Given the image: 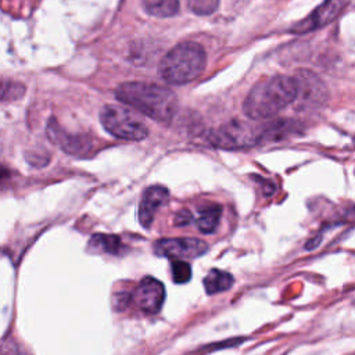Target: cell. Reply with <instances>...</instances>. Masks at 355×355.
Here are the masks:
<instances>
[{"label":"cell","mask_w":355,"mask_h":355,"mask_svg":"<svg viewBox=\"0 0 355 355\" xmlns=\"http://www.w3.org/2000/svg\"><path fill=\"white\" fill-rule=\"evenodd\" d=\"M115 96L123 104L159 122H169L178 108L175 93L154 83L126 82L116 87Z\"/></svg>","instance_id":"obj_1"},{"label":"cell","mask_w":355,"mask_h":355,"mask_svg":"<svg viewBox=\"0 0 355 355\" xmlns=\"http://www.w3.org/2000/svg\"><path fill=\"white\" fill-rule=\"evenodd\" d=\"M294 78L276 75L252 86L243 103L245 115L251 119H268L291 104L295 98Z\"/></svg>","instance_id":"obj_2"},{"label":"cell","mask_w":355,"mask_h":355,"mask_svg":"<svg viewBox=\"0 0 355 355\" xmlns=\"http://www.w3.org/2000/svg\"><path fill=\"white\" fill-rule=\"evenodd\" d=\"M205 62L207 55L201 44L183 42L164 55L159 64V72L168 83L184 85L202 73Z\"/></svg>","instance_id":"obj_3"},{"label":"cell","mask_w":355,"mask_h":355,"mask_svg":"<svg viewBox=\"0 0 355 355\" xmlns=\"http://www.w3.org/2000/svg\"><path fill=\"white\" fill-rule=\"evenodd\" d=\"M212 146L223 150H240L268 141L266 125H255L241 119L229 121L208 135Z\"/></svg>","instance_id":"obj_4"},{"label":"cell","mask_w":355,"mask_h":355,"mask_svg":"<svg viewBox=\"0 0 355 355\" xmlns=\"http://www.w3.org/2000/svg\"><path fill=\"white\" fill-rule=\"evenodd\" d=\"M100 121L110 135L122 140L139 141L148 135L144 122L125 107L105 105L100 112Z\"/></svg>","instance_id":"obj_5"},{"label":"cell","mask_w":355,"mask_h":355,"mask_svg":"<svg viewBox=\"0 0 355 355\" xmlns=\"http://www.w3.org/2000/svg\"><path fill=\"white\" fill-rule=\"evenodd\" d=\"M295 98L293 103L297 108H315L322 105L327 98V87L323 80L311 71H298L295 78Z\"/></svg>","instance_id":"obj_6"},{"label":"cell","mask_w":355,"mask_h":355,"mask_svg":"<svg viewBox=\"0 0 355 355\" xmlns=\"http://www.w3.org/2000/svg\"><path fill=\"white\" fill-rule=\"evenodd\" d=\"M208 244L194 237H172L161 239L154 244V252L169 259H193L204 255Z\"/></svg>","instance_id":"obj_7"},{"label":"cell","mask_w":355,"mask_h":355,"mask_svg":"<svg viewBox=\"0 0 355 355\" xmlns=\"http://www.w3.org/2000/svg\"><path fill=\"white\" fill-rule=\"evenodd\" d=\"M47 136L64 153L71 155L83 157L92 150V139L87 135L68 133L57 123L54 118H51L47 123Z\"/></svg>","instance_id":"obj_8"},{"label":"cell","mask_w":355,"mask_h":355,"mask_svg":"<svg viewBox=\"0 0 355 355\" xmlns=\"http://www.w3.org/2000/svg\"><path fill=\"white\" fill-rule=\"evenodd\" d=\"M132 300L143 312L157 313L165 301V287L158 279L146 276L137 284Z\"/></svg>","instance_id":"obj_9"},{"label":"cell","mask_w":355,"mask_h":355,"mask_svg":"<svg viewBox=\"0 0 355 355\" xmlns=\"http://www.w3.org/2000/svg\"><path fill=\"white\" fill-rule=\"evenodd\" d=\"M344 4L345 0H326L308 18L294 25L290 31L294 33H306L309 31H315L320 26H324L340 14Z\"/></svg>","instance_id":"obj_10"},{"label":"cell","mask_w":355,"mask_h":355,"mask_svg":"<svg viewBox=\"0 0 355 355\" xmlns=\"http://www.w3.org/2000/svg\"><path fill=\"white\" fill-rule=\"evenodd\" d=\"M169 198V190L164 186H150L143 191L139 204V222L143 227L148 229L154 220L155 212Z\"/></svg>","instance_id":"obj_11"},{"label":"cell","mask_w":355,"mask_h":355,"mask_svg":"<svg viewBox=\"0 0 355 355\" xmlns=\"http://www.w3.org/2000/svg\"><path fill=\"white\" fill-rule=\"evenodd\" d=\"M222 208L218 204H209L198 207V216H196V225L204 234L214 233L219 226Z\"/></svg>","instance_id":"obj_12"},{"label":"cell","mask_w":355,"mask_h":355,"mask_svg":"<svg viewBox=\"0 0 355 355\" xmlns=\"http://www.w3.org/2000/svg\"><path fill=\"white\" fill-rule=\"evenodd\" d=\"M202 283H204V288H205L207 294L214 295V294L223 293V291H227L229 288H232V286L234 283V277L229 272H225L220 269H211L207 273V276L204 277Z\"/></svg>","instance_id":"obj_13"},{"label":"cell","mask_w":355,"mask_h":355,"mask_svg":"<svg viewBox=\"0 0 355 355\" xmlns=\"http://www.w3.org/2000/svg\"><path fill=\"white\" fill-rule=\"evenodd\" d=\"M87 250L90 252L96 254H119L122 250V241L118 236L114 234H104V233H97L93 234L89 244Z\"/></svg>","instance_id":"obj_14"},{"label":"cell","mask_w":355,"mask_h":355,"mask_svg":"<svg viewBox=\"0 0 355 355\" xmlns=\"http://www.w3.org/2000/svg\"><path fill=\"white\" fill-rule=\"evenodd\" d=\"M148 14L159 18L172 17L179 10V0H143Z\"/></svg>","instance_id":"obj_15"},{"label":"cell","mask_w":355,"mask_h":355,"mask_svg":"<svg viewBox=\"0 0 355 355\" xmlns=\"http://www.w3.org/2000/svg\"><path fill=\"white\" fill-rule=\"evenodd\" d=\"M25 86L15 80L0 79V101L18 100L24 96Z\"/></svg>","instance_id":"obj_16"},{"label":"cell","mask_w":355,"mask_h":355,"mask_svg":"<svg viewBox=\"0 0 355 355\" xmlns=\"http://www.w3.org/2000/svg\"><path fill=\"white\" fill-rule=\"evenodd\" d=\"M171 270L172 279L176 284H184L191 279V266L187 261L182 259H171Z\"/></svg>","instance_id":"obj_17"},{"label":"cell","mask_w":355,"mask_h":355,"mask_svg":"<svg viewBox=\"0 0 355 355\" xmlns=\"http://www.w3.org/2000/svg\"><path fill=\"white\" fill-rule=\"evenodd\" d=\"M189 8L198 15H208L216 11L219 0H187Z\"/></svg>","instance_id":"obj_18"},{"label":"cell","mask_w":355,"mask_h":355,"mask_svg":"<svg viewBox=\"0 0 355 355\" xmlns=\"http://www.w3.org/2000/svg\"><path fill=\"white\" fill-rule=\"evenodd\" d=\"M193 220V215H191V212L190 211H187V209H182V211H179L176 215H175V225H178V226H186V225H189L190 222Z\"/></svg>","instance_id":"obj_19"}]
</instances>
